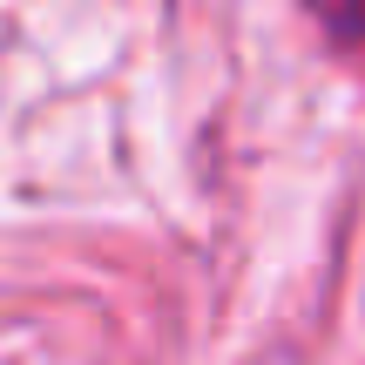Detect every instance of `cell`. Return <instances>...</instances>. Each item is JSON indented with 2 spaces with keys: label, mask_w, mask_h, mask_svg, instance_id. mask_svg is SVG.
I'll use <instances>...</instances> for the list:
<instances>
[{
  "label": "cell",
  "mask_w": 365,
  "mask_h": 365,
  "mask_svg": "<svg viewBox=\"0 0 365 365\" xmlns=\"http://www.w3.org/2000/svg\"><path fill=\"white\" fill-rule=\"evenodd\" d=\"M312 7L339 41H365V0H312Z\"/></svg>",
  "instance_id": "6da1fadb"
}]
</instances>
